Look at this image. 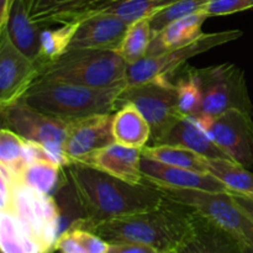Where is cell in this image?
<instances>
[{"mask_svg": "<svg viewBox=\"0 0 253 253\" xmlns=\"http://www.w3.org/2000/svg\"><path fill=\"white\" fill-rule=\"evenodd\" d=\"M108 253H161L148 245L137 242H115L110 244Z\"/></svg>", "mask_w": 253, "mask_h": 253, "instance_id": "obj_36", "label": "cell"}, {"mask_svg": "<svg viewBox=\"0 0 253 253\" xmlns=\"http://www.w3.org/2000/svg\"><path fill=\"white\" fill-rule=\"evenodd\" d=\"M49 253H53V252H49Z\"/></svg>", "mask_w": 253, "mask_h": 253, "instance_id": "obj_41", "label": "cell"}, {"mask_svg": "<svg viewBox=\"0 0 253 253\" xmlns=\"http://www.w3.org/2000/svg\"><path fill=\"white\" fill-rule=\"evenodd\" d=\"M43 29L32 21L24 0H12L6 26L2 30L6 31L14 46L37 64L41 54V32Z\"/></svg>", "mask_w": 253, "mask_h": 253, "instance_id": "obj_20", "label": "cell"}, {"mask_svg": "<svg viewBox=\"0 0 253 253\" xmlns=\"http://www.w3.org/2000/svg\"><path fill=\"white\" fill-rule=\"evenodd\" d=\"M249 197L252 198V199H253V193H251V194H249Z\"/></svg>", "mask_w": 253, "mask_h": 253, "instance_id": "obj_40", "label": "cell"}, {"mask_svg": "<svg viewBox=\"0 0 253 253\" xmlns=\"http://www.w3.org/2000/svg\"><path fill=\"white\" fill-rule=\"evenodd\" d=\"M0 249L2 253H43L6 210H0Z\"/></svg>", "mask_w": 253, "mask_h": 253, "instance_id": "obj_26", "label": "cell"}, {"mask_svg": "<svg viewBox=\"0 0 253 253\" xmlns=\"http://www.w3.org/2000/svg\"><path fill=\"white\" fill-rule=\"evenodd\" d=\"M142 156L163 165L208 173L207 158L180 146L148 145L142 150Z\"/></svg>", "mask_w": 253, "mask_h": 253, "instance_id": "obj_24", "label": "cell"}, {"mask_svg": "<svg viewBox=\"0 0 253 253\" xmlns=\"http://www.w3.org/2000/svg\"><path fill=\"white\" fill-rule=\"evenodd\" d=\"M27 165L29 158L25 138L9 128L2 127L0 131V166L20 179Z\"/></svg>", "mask_w": 253, "mask_h": 253, "instance_id": "obj_28", "label": "cell"}, {"mask_svg": "<svg viewBox=\"0 0 253 253\" xmlns=\"http://www.w3.org/2000/svg\"><path fill=\"white\" fill-rule=\"evenodd\" d=\"M193 209L167 199L157 208L126 215L89 227L109 244L137 242L161 253H168L179 245L189 229Z\"/></svg>", "mask_w": 253, "mask_h": 253, "instance_id": "obj_2", "label": "cell"}, {"mask_svg": "<svg viewBox=\"0 0 253 253\" xmlns=\"http://www.w3.org/2000/svg\"><path fill=\"white\" fill-rule=\"evenodd\" d=\"M143 180L157 188L177 189H200L208 192H230L224 184L208 173L195 172L184 168L163 165L157 161L143 157L141 160Z\"/></svg>", "mask_w": 253, "mask_h": 253, "instance_id": "obj_18", "label": "cell"}, {"mask_svg": "<svg viewBox=\"0 0 253 253\" xmlns=\"http://www.w3.org/2000/svg\"><path fill=\"white\" fill-rule=\"evenodd\" d=\"M253 7V0H209L203 11L209 17L224 16Z\"/></svg>", "mask_w": 253, "mask_h": 253, "instance_id": "obj_33", "label": "cell"}, {"mask_svg": "<svg viewBox=\"0 0 253 253\" xmlns=\"http://www.w3.org/2000/svg\"><path fill=\"white\" fill-rule=\"evenodd\" d=\"M6 211L16 217L24 231L41 247L43 253L54 252V244L63 229L61 208L53 195L42 194L17 183Z\"/></svg>", "mask_w": 253, "mask_h": 253, "instance_id": "obj_5", "label": "cell"}, {"mask_svg": "<svg viewBox=\"0 0 253 253\" xmlns=\"http://www.w3.org/2000/svg\"><path fill=\"white\" fill-rule=\"evenodd\" d=\"M210 133L232 161L249 169L253 167L252 114L230 109L211 119Z\"/></svg>", "mask_w": 253, "mask_h": 253, "instance_id": "obj_11", "label": "cell"}, {"mask_svg": "<svg viewBox=\"0 0 253 253\" xmlns=\"http://www.w3.org/2000/svg\"><path fill=\"white\" fill-rule=\"evenodd\" d=\"M118 0H24L34 22L43 27L79 22Z\"/></svg>", "mask_w": 253, "mask_h": 253, "instance_id": "obj_16", "label": "cell"}, {"mask_svg": "<svg viewBox=\"0 0 253 253\" xmlns=\"http://www.w3.org/2000/svg\"><path fill=\"white\" fill-rule=\"evenodd\" d=\"M113 119L114 114H104L69 124L63 146L69 166L81 165L94 152L115 142Z\"/></svg>", "mask_w": 253, "mask_h": 253, "instance_id": "obj_13", "label": "cell"}, {"mask_svg": "<svg viewBox=\"0 0 253 253\" xmlns=\"http://www.w3.org/2000/svg\"><path fill=\"white\" fill-rule=\"evenodd\" d=\"M208 17L209 16L204 11L195 12L166 26L152 37L146 57L158 56L194 42L204 34L202 27Z\"/></svg>", "mask_w": 253, "mask_h": 253, "instance_id": "obj_21", "label": "cell"}, {"mask_svg": "<svg viewBox=\"0 0 253 253\" xmlns=\"http://www.w3.org/2000/svg\"><path fill=\"white\" fill-rule=\"evenodd\" d=\"M113 136L116 143L143 150L151 142L152 130L142 113L132 103H125L114 114Z\"/></svg>", "mask_w": 253, "mask_h": 253, "instance_id": "obj_22", "label": "cell"}, {"mask_svg": "<svg viewBox=\"0 0 253 253\" xmlns=\"http://www.w3.org/2000/svg\"><path fill=\"white\" fill-rule=\"evenodd\" d=\"M174 1L177 0H118L100 12L116 15L127 24H132L137 20L153 16Z\"/></svg>", "mask_w": 253, "mask_h": 253, "instance_id": "obj_29", "label": "cell"}, {"mask_svg": "<svg viewBox=\"0 0 253 253\" xmlns=\"http://www.w3.org/2000/svg\"><path fill=\"white\" fill-rule=\"evenodd\" d=\"M241 36L242 32L239 30L203 34L192 43L185 44L179 48L170 49L158 56L145 57L136 63L127 64L126 85H135V84L145 83L156 78H163V77L168 78L170 74L175 73L178 69L184 67L188 59L192 57L204 53L214 47L221 46L227 42L235 41Z\"/></svg>", "mask_w": 253, "mask_h": 253, "instance_id": "obj_10", "label": "cell"}, {"mask_svg": "<svg viewBox=\"0 0 253 253\" xmlns=\"http://www.w3.org/2000/svg\"><path fill=\"white\" fill-rule=\"evenodd\" d=\"M141 160L142 150L113 142L94 152L81 165L90 166L131 184H141L145 182L141 172Z\"/></svg>", "mask_w": 253, "mask_h": 253, "instance_id": "obj_19", "label": "cell"}, {"mask_svg": "<svg viewBox=\"0 0 253 253\" xmlns=\"http://www.w3.org/2000/svg\"><path fill=\"white\" fill-rule=\"evenodd\" d=\"M127 63L115 49L73 48L40 67L36 82H58L90 88L126 85Z\"/></svg>", "mask_w": 253, "mask_h": 253, "instance_id": "obj_4", "label": "cell"}, {"mask_svg": "<svg viewBox=\"0 0 253 253\" xmlns=\"http://www.w3.org/2000/svg\"><path fill=\"white\" fill-rule=\"evenodd\" d=\"M71 229L74 230L77 237L88 253H108L110 244L95 232L81 227H71Z\"/></svg>", "mask_w": 253, "mask_h": 253, "instance_id": "obj_34", "label": "cell"}, {"mask_svg": "<svg viewBox=\"0 0 253 253\" xmlns=\"http://www.w3.org/2000/svg\"><path fill=\"white\" fill-rule=\"evenodd\" d=\"M207 169L210 175L224 184L230 192L246 195L253 193V173L235 161L207 158Z\"/></svg>", "mask_w": 253, "mask_h": 253, "instance_id": "obj_23", "label": "cell"}, {"mask_svg": "<svg viewBox=\"0 0 253 253\" xmlns=\"http://www.w3.org/2000/svg\"><path fill=\"white\" fill-rule=\"evenodd\" d=\"M118 88H90L58 82H35L22 99L36 110L64 123H74L119 110Z\"/></svg>", "mask_w": 253, "mask_h": 253, "instance_id": "obj_3", "label": "cell"}, {"mask_svg": "<svg viewBox=\"0 0 253 253\" xmlns=\"http://www.w3.org/2000/svg\"><path fill=\"white\" fill-rule=\"evenodd\" d=\"M63 168L52 161H32L22 172L20 183L42 194L52 195L61 180L66 178Z\"/></svg>", "mask_w": 253, "mask_h": 253, "instance_id": "obj_25", "label": "cell"}, {"mask_svg": "<svg viewBox=\"0 0 253 253\" xmlns=\"http://www.w3.org/2000/svg\"><path fill=\"white\" fill-rule=\"evenodd\" d=\"M54 251L61 253H88L77 237L73 229L62 232L54 244Z\"/></svg>", "mask_w": 253, "mask_h": 253, "instance_id": "obj_35", "label": "cell"}, {"mask_svg": "<svg viewBox=\"0 0 253 253\" xmlns=\"http://www.w3.org/2000/svg\"><path fill=\"white\" fill-rule=\"evenodd\" d=\"M193 73L202 90V110L215 118L230 109H239L252 114V103L249 95L245 73L232 63L194 68Z\"/></svg>", "mask_w": 253, "mask_h": 253, "instance_id": "obj_7", "label": "cell"}, {"mask_svg": "<svg viewBox=\"0 0 253 253\" xmlns=\"http://www.w3.org/2000/svg\"><path fill=\"white\" fill-rule=\"evenodd\" d=\"M168 253H244L242 239L193 210L189 229Z\"/></svg>", "mask_w": 253, "mask_h": 253, "instance_id": "obj_14", "label": "cell"}, {"mask_svg": "<svg viewBox=\"0 0 253 253\" xmlns=\"http://www.w3.org/2000/svg\"><path fill=\"white\" fill-rule=\"evenodd\" d=\"M242 250H244V253H253V244L242 240Z\"/></svg>", "mask_w": 253, "mask_h": 253, "instance_id": "obj_39", "label": "cell"}, {"mask_svg": "<svg viewBox=\"0 0 253 253\" xmlns=\"http://www.w3.org/2000/svg\"><path fill=\"white\" fill-rule=\"evenodd\" d=\"M39 74V64L14 46L5 30L0 31V108L22 98Z\"/></svg>", "mask_w": 253, "mask_h": 253, "instance_id": "obj_12", "label": "cell"}, {"mask_svg": "<svg viewBox=\"0 0 253 253\" xmlns=\"http://www.w3.org/2000/svg\"><path fill=\"white\" fill-rule=\"evenodd\" d=\"M209 0H177L150 17L152 35H157L166 26L185 16L204 10Z\"/></svg>", "mask_w": 253, "mask_h": 253, "instance_id": "obj_32", "label": "cell"}, {"mask_svg": "<svg viewBox=\"0 0 253 253\" xmlns=\"http://www.w3.org/2000/svg\"><path fill=\"white\" fill-rule=\"evenodd\" d=\"M2 127L14 131L22 138L40 143L46 147L56 162L68 167L63 146L69 124L46 115L26 104L22 98L0 108Z\"/></svg>", "mask_w": 253, "mask_h": 253, "instance_id": "obj_8", "label": "cell"}, {"mask_svg": "<svg viewBox=\"0 0 253 253\" xmlns=\"http://www.w3.org/2000/svg\"><path fill=\"white\" fill-rule=\"evenodd\" d=\"M130 24L106 12L91 15L78 22L68 49H115L120 46Z\"/></svg>", "mask_w": 253, "mask_h": 253, "instance_id": "obj_17", "label": "cell"}, {"mask_svg": "<svg viewBox=\"0 0 253 253\" xmlns=\"http://www.w3.org/2000/svg\"><path fill=\"white\" fill-rule=\"evenodd\" d=\"M11 2L12 0H0V30L6 26Z\"/></svg>", "mask_w": 253, "mask_h": 253, "instance_id": "obj_38", "label": "cell"}, {"mask_svg": "<svg viewBox=\"0 0 253 253\" xmlns=\"http://www.w3.org/2000/svg\"><path fill=\"white\" fill-rule=\"evenodd\" d=\"M125 103H132L150 124V145L160 142L183 116L178 109L175 84L166 77L124 86L119 95V108Z\"/></svg>", "mask_w": 253, "mask_h": 253, "instance_id": "obj_6", "label": "cell"}, {"mask_svg": "<svg viewBox=\"0 0 253 253\" xmlns=\"http://www.w3.org/2000/svg\"><path fill=\"white\" fill-rule=\"evenodd\" d=\"M66 168L83 216L71 227L89 229L100 222L155 209L165 200L161 190L147 182L131 184L86 165Z\"/></svg>", "mask_w": 253, "mask_h": 253, "instance_id": "obj_1", "label": "cell"}, {"mask_svg": "<svg viewBox=\"0 0 253 253\" xmlns=\"http://www.w3.org/2000/svg\"><path fill=\"white\" fill-rule=\"evenodd\" d=\"M163 197L190 208L236 235L240 239L253 244V224L237 207L230 192H208L200 189L158 188Z\"/></svg>", "mask_w": 253, "mask_h": 253, "instance_id": "obj_9", "label": "cell"}, {"mask_svg": "<svg viewBox=\"0 0 253 253\" xmlns=\"http://www.w3.org/2000/svg\"><path fill=\"white\" fill-rule=\"evenodd\" d=\"M211 116L204 113L182 116L165 137L156 145H173L188 148L205 158L231 160L217 146L210 133Z\"/></svg>", "mask_w": 253, "mask_h": 253, "instance_id": "obj_15", "label": "cell"}, {"mask_svg": "<svg viewBox=\"0 0 253 253\" xmlns=\"http://www.w3.org/2000/svg\"><path fill=\"white\" fill-rule=\"evenodd\" d=\"M78 22L59 25L57 29H46L41 32V54H40L39 66L48 63L66 53L69 48Z\"/></svg>", "mask_w": 253, "mask_h": 253, "instance_id": "obj_30", "label": "cell"}, {"mask_svg": "<svg viewBox=\"0 0 253 253\" xmlns=\"http://www.w3.org/2000/svg\"><path fill=\"white\" fill-rule=\"evenodd\" d=\"M152 37L150 17L137 20L130 24L120 46L116 48V52L125 59L127 64L136 63L146 57Z\"/></svg>", "mask_w": 253, "mask_h": 253, "instance_id": "obj_27", "label": "cell"}, {"mask_svg": "<svg viewBox=\"0 0 253 253\" xmlns=\"http://www.w3.org/2000/svg\"><path fill=\"white\" fill-rule=\"evenodd\" d=\"M230 193H231L232 198H234V200L236 202L237 207L245 212V215L251 220L253 224V199L252 198H250L249 195L246 194H240V193H232V192Z\"/></svg>", "mask_w": 253, "mask_h": 253, "instance_id": "obj_37", "label": "cell"}, {"mask_svg": "<svg viewBox=\"0 0 253 253\" xmlns=\"http://www.w3.org/2000/svg\"><path fill=\"white\" fill-rule=\"evenodd\" d=\"M178 109L183 116L198 114L202 110V90L198 79L193 73L192 66H184L182 76L175 83Z\"/></svg>", "mask_w": 253, "mask_h": 253, "instance_id": "obj_31", "label": "cell"}]
</instances>
